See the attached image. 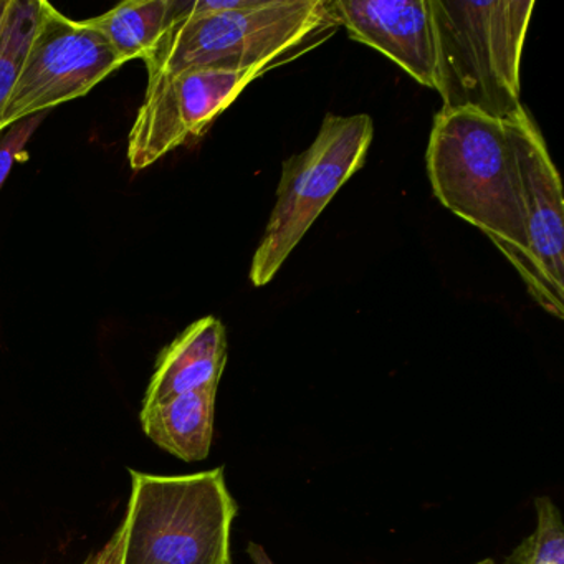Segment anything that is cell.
<instances>
[{"label":"cell","instance_id":"5bb4252c","mask_svg":"<svg viewBox=\"0 0 564 564\" xmlns=\"http://www.w3.org/2000/svg\"><path fill=\"white\" fill-rule=\"evenodd\" d=\"M536 527L510 554L505 564H564V523L550 497L534 500Z\"/></svg>","mask_w":564,"mask_h":564},{"label":"cell","instance_id":"7c38bea8","mask_svg":"<svg viewBox=\"0 0 564 564\" xmlns=\"http://www.w3.org/2000/svg\"><path fill=\"white\" fill-rule=\"evenodd\" d=\"M194 0H128L88 24L101 32L118 57L128 64L147 58L161 39L181 19L186 18Z\"/></svg>","mask_w":564,"mask_h":564},{"label":"cell","instance_id":"8fae6325","mask_svg":"<svg viewBox=\"0 0 564 564\" xmlns=\"http://www.w3.org/2000/svg\"><path fill=\"white\" fill-rule=\"evenodd\" d=\"M217 389H200L141 409L144 434L184 462L209 457L214 437Z\"/></svg>","mask_w":564,"mask_h":564},{"label":"cell","instance_id":"3957f363","mask_svg":"<svg viewBox=\"0 0 564 564\" xmlns=\"http://www.w3.org/2000/svg\"><path fill=\"white\" fill-rule=\"evenodd\" d=\"M115 564H230L237 501L223 467L163 477L130 470Z\"/></svg>","mask_w":564,"mask_h":564},{"label":"cell","instance_id":"9c48e42d","mask_svg":"<svg viewBox=\"0 0 564 564\" xmlns=\"http://www.w3.org/2000/svg\"><path fill=\"white\" fill-rule=\"evenodd\" d=\"M329 15L349 37L391 58L435 90L437 51L431 0H332Z\"/></svg>","mask_w":564,"mask_h":564},{"label":"cell","instance_id":"30bf717a","mask_svg":"<svg viewBox=\"0 0 564 564\" xmlns=\"http://www.w3.org/2000/svg\"><path fill=\"white\" fill-rule=\"evenodd\" d=\"M227 365V335L220 319H197L158 358L143 408L200 389L219 388Z\"/></svg>","mask_w":564,"mask_h":564},{"label":"cell","instance_id":"ba28073f","mask_svg":"<svg viewBox=\"0 0 564 564\" xmlns=\"http://www.w3.org/2000/svg\"><path fill=\"white\" fill-rule=\"evenodd\" d=\"M517 163L523 204L527 273L538 306L564 318V196L560 173L530 111L520 105L503 120Z\"/></svg>","mask_w":564,"mask_h":564},{"label":"cell","instance_id":"e0dca14e","mask_svg":"<svg viewBox=\"0 0 564 564\" xmlns=\"http://www.w3.org/2000/svg\"><path fill=\"white\" fill-rule=\"evenodd\" d=\"M9 0H0V28H2V22H4L6 12H8Z\"/></svg>","mask_w":564,"mask_h":564},{"label":"cell","instance_id":"5b68a950","mask_svg":"<svg viewBox=\"0 0 564 564\" xmlns=\"http://www.w3.org/2000/svg\"><path fill=\"white\" fill-rule=\"evenodd\" d=\"M372 138L369 115H326L308 150L283 161L276 203L250 267L253 285L275 279L343 184L365 166Z\"/></svg>","mask_w":564,"mask_h":564},{"label":"cell","instance_id":"ac0fdd59","mask_svg":"<svg viewBox=\"0 0 564 564\" xmlns=\"http://www.w3.org/2000/svg\"><path fill=\"white\" fill-rule=\"evenodd\" d=\"M475 564H495L494 560H490V557H487V560L478 561V563Z\"/></svg>","mask_w":564,"mask_h":564},{"label":"cell","instance_id":"7a4b0ae2","mask_svg":"<svg viewBox=\"0 0 564 564\" xmlns=\"http://www.w3.org/2000/svg\"><path fill=\"white\" fill-rule=\"evenodd\" d=\"M442 104L505 120L520 107L533 0H431Z\"/></svg>","mask_w":564,"mask_h":564},{"label":"cell","instance_id":"6da1fadb","mask_svg":"<svg viewBox=\"0 0 564 564\" xmlns=\"http://www.w3.org/2000/svg\"><path fill=\"white\" fill-rule=\"evenodd\" d=\"M425 164L438 203L481 230L523 279V204L503 120L474 108H442L432 124Z\"/></svg>","mask_w":564,"mask_h":564},{"label":"cell","instance_id":"9a60e30c","mask_svg":"<svg viewBox=\"0 0 564 564\" xmlns=\"http://www.w3.org/2000/svg\"><path fill=\"white\" fill-rule=\"evenodd\" d=\"M47 115L48 111H42L0 131V189L8 181L14 164L25 163L29 160V141L44 123Z\"/></svg>","mask_w":564,"mask_h":564},{"label":"cell","instance_id":"8992f818","mask_svg":"<svg viewBox=\"0 0 564 564\" xmlns=\"http://www.w3.org/2000/svg\"><path fill=\"white\" fill-rule=\"evenodd\" d=\"M124 62L88 21L77 22L41 0V15L0 131L85 97Z\"/></svg>","mask_w":564,"mask_h":564},{"label":"cell","instance_id":"2e32d148","mask_svg":"<svg viewBox=\"0 0 564 564\" xmlns=\"http://www.w3.org/2000/svg\"><path fill=\"white\" fill-rule=\"evenodd\" d=\"M247 554H249L252 564H276L273 563V560L269 556V553H267L265 547H263L262 544L253 543V541L252 543H249V546H247Z\"/></svg>","mask_w":564,"mask_h":564},{"label":"cell","instance_id":"52a82bcc","mask_svg":"<svg viewBox=\"0 0 564 564\" xmlns=\"http://www.w3.org/2000/svg\"><path fill=\"white\" fill-rule=\"evenodd\" d=\"M289 62L247 68H191L148 78L147 94L128 137V161L134 171L163 160L203 137L217 117L267 72Z\"/></svg>","mask_w":564,"mask_h":564},{"label":"cell","instance_id":"277c9868","mask_svg":"<svg viewBox=\"0 0 564 564\" xmlns=\"http://www.w3.org/2000/svg\"><path fill=\"white\" fill-rule=\"evenodd\" d=\"M326 0H257L242 11L191 8L144 58L148 78L191 68H247L290 62L335 34Z\"/></svg>","mask_w":564,"mask_h":564},{"label":"cell","instance_id":"4fadbf2b","mask_svg":"<svg viewBox=\"0 0 564 564\" xmlns=\"http://www.w3.org/2000/svg\"><path fill=\"white\" fill-rule=\"evenodd\" d=\"M41 0H9L0 28V121L34 39Z\"/></svg>","mask_w":564,"mask_h":564}]
</instances>
